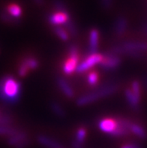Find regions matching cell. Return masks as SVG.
<instances>
[{
  "instance_id": "19",
  "label": "cell",
  "mask_w": 147,
  "mask_h": 148,
  "mask_svg": "<svg viewBox=\"0 0 147 148\" xmlns=\"http://www.w3.org/2000/svg\"><path fill=\"white\" fill-rule=\"evenodd\" d=\"M50 108H51L54 114L59 117H65V115H66V113H65L64 108L58 102L53 101L52 103L50 104Z\"/></svg>"
},
{
  "instance_id": "17",
  "label": "cell",
  "mask_w": 147,
  "mask_h": 148,
  "mask_svg": "<svg viewBox=\"0 0 147 148\" xmlns=\"http://www.w3.org/2000/svg\"><path fill=\"white\" fill-rule=\"evenodd\" d=\"M21 130L11 127L10 126H0V135H8L9 137L17 134Z\"/></svg>"
},
{
  "instance_id": "3",
  "label": "cell",
  "mask_w": 147,
  "mask_h": 148,
  "mask_svg": "<svg viewBox=\"0 0 147 148\" xmlns=\"http://www.w3.org/2000/svg\"><path fill=\"white\" fill-rule=\"evenodd\" d=\"M69 58L63 65V71L65 75H71L77 70L79 62V49L76 45H70L68 46Z\"/></svg>"
},
{
  "instance_id": "23",
  "label": "cell",
  "mask_w": 147,
  "mask_h": 148,
  "mask_svg": "<svg viewBox=\"0 0 147 148\" xmlns=\"http://www.w3.org/2000/svg\"><path fill=\"white\" fill-rule=\"evenodd\" d=\"M86 131L85 129L83 128H80L76 133V139L75 141L79 142L80 144H82L85 141V138H86Z\"/></svg>"
},
{
  "instance_id": "30",
  "label": "cell",
  "mask_w": 147,
  "mask_h": 148,
  "mask_svg": "<svg viewBox=\"0 0 147 148\" xmlns=\"http://www.w3.org/2000/svg\"><path fill=\"white\" fill-rule=\"evenodd\" d=\"M144 85H145V88L147 90V76L144 79Z\"/></svg>"
},
{
  "instance_id": "9",
  "label": "cell",
  "mask_w": 147,
  "mask_h": 148,
  "mask_svg": "<svg viewBox=\"0 0 147 148\" xmlns=\"http://www.w3.org/2000/svg\"><path fill=\"white\" fill-rule=\"evenodd\" d=\"M117 126V120H116L111 118L102 119L98 123L99 129L105 133H109L110 135L116 130Z\"/></svg>"
},
{
  "instance_id": "7",
  "label": "cell",
  "mask_w": 147,
  "mask_h": 148,
  "mask_svg": "<svg viewBox=\"0 0 147 148\" xmlns=\"http://www.w3.org/2000/svg\"><path fill=\"white\" fill-rule=\"evenodd\" d=\"M70 21V17L68 11H58L53 13L49 17V22L54 26L67 23Z\"/></svg>"
},
{
  "instance_id": "21",
  "label": "cell",
  "mask_w": 147,
  "mask_h": 148,
  "mask_svg": "<svg viewBox=\"0 0 147 148\" xmlns=\"http://www.w3.org/2000/svg\"><path fill=\"white\" fill-rule=\"evenodd\" d=\"M118 123V122H117ZM129 130L126 128L123 127L121 125H119L118 123V126L116 128V130L111 134L112 136H115V137H120V136H124V135H127L129 133Z\"/></svg>"
},
{
  "instance_id": "8",
  "label": "cell",
  "mask_w": 147,
  "mask_h": 148,
  "mask_svg": "<svg viewBox=\"0 0 147 148\" xmlns=\"http://www.w3.org/2000/svg\"><path fill=\"white\" fill-rule=\"evenodd\" d=\"M124 49L129 51L141 52L147 51V42L143 41H124L119 44Z\"/></svg>"
},
{
  "instance_id": "28",
  "label": "cell",
  "mask_w": 147,
  "mask_h": 148,
  "mask_svg": "<svg viewBox=\"0 0 147 148\" xmlns=\"http://www.w3.org/2000/svg\"><path fill=\"white\" fill-rule=\"evenodd\" d=\"M122 148H141V147L137 144H128L122 147Z\"/></svg>"
},
{
  "instance_id": "26",
  "label": "cell",
  "mask_w": 147,
  "mask_h": 148,
  "mask_svg": "<svg viewBox=\"0 0 147 148\" xmlns=\"http://www.w3.org/2000/svg\"><path fill=\"white\" fill-rule=\"evenodd\" d=\"M131 91L133 93L137 96V97L140 99V86L139 82L137 81H134L131 84Z\"/></svg>"
},
{
  "instance_id": "12",
  "label": "cell",
  "mask_w": 147,
  "mask_h": 148,
  "mask_svg": "<svg viewBox=\"0 0 147 148\" xmlns=\"http://www.w3.org/2000/svg\"><path fill=\"white\" fill-rule=\"evenodd\" d=\"M37 140L39 144L44 147H47V148H62V146L59 141L51 138L47 137L45 135H39Z\"/></svg>"
},
{
  "instance_id": "20",
  "label": "cell",
  "mask_w": 147,
  "mask_h": 148,
  "mask_svg": "<svg viewBox=\"0 0 147 148\" xmlns=\"http://www.w3.org/2000/svg\"><path fill=\"white\" fill-rule=\"evenodd\" d=\"M54 32H55V33L56 34V36L59 38L60 39L62 40V41H66L68 40V38H69L68 33L67 31H66L65 29H64L63 28L58 26V27H56V28H55Z\"/></svg>"
},
{
  "instance_id": "1",
  "label": "cell",
  "mask_w": 147,
  "mask_h": 148,
  "mask_svg": "<svg viewBox=\"0 0 147 148\" xmlns=\"http://www.w3.org/2000/svg\"><path fill=\"white\" fill-rule=\"evenodd\" d=\"M21 84L12 75L0 78V100L7 104H15L21 96Z\"/></svg>"
},
{
  "instance_id": "5",
  "label": "cell",
  "mask_w": 147,
  "mask_h": 148,
  "mask_svg": "<svg viewBox=\"0 0 147 148\" xmlns=\"http://www.w3.org/2000/svg\"><path fill=\"white\" fill-rule=\"evenodd\" d=\"M103 60V55L99 54L98 53L90 54L82 62H80L77 68L76 71L79 73H83L87 71L90 68L93 67L96 64H100Z\"/></svg>"
},
{
  "instance_id": "22",
  "label": "cell",
  "mask_w": 147,
  "mask_h": 148,
  "mask_svg": "<svg viewBox=\"0 0 147 148\" xmlns=\"http://www.w3.org/2000/svg\"><path fill=\"white\" fill-rule=\"evenodd\" d=\"M13 122V119L7 114H0V126H10Z\"/></svg>"
},
{
  "instance_id": "15",
  "label": "cell",
  "mask_w": 147,
  "mask_h": 148,
  "mask_svg": "<svg viewBox=\"0 0 147 148\" xmlns=\"http://www.w3.org/2000/svg\"><path fill=\"white\" fill-rule=\"evenodd\" d=\"M128 27V21L125 18L120 17L117 18L115 23V33L116 36H122L126 31Z\"/></svg>"
},
{
  "instance_id": "25",
  "label": "cell",
  "mask_w": 147,
  "mask_h": 148,
  "mask_svg": "<svg viewBox=\"0 0 147 148\" xmlns=\"http://www.w3.org/2000/svg\"><path fill=\"white\" fill-rule=\"evenodd\" d=\"M98 75L95 71H92V72L90 73L89 75H88V83L91 86H94V85L98 83Z\"/></svg>"
},
{
  "instance_id": "24",
  "label": "cell",
  "mask_w": 147,
  "mask_h": 148,
  "mask_svg": "<svg viewBox=\"0 0 147 148\" xmlns=\"http://www.w3.org/2000/svg\"><path fill=\"white\" fill-rule=\"evenodd\" d=\"M65 26L69 32V33H71L73 36H75L78 33V30L77 28L76 25L75 24V23L72 22L71 21H69L67 23H65Z\"/></svg>"
},
{
  "instance_id": "14",
  "label": "cell",
  "mask_w": 147,
  "mask_h": 148,
  "mask_svg": "<svg viewBox=\"0 0 147 148\" xmlns=\"http://www.w3.org/2000/svg\"><path fill=\"white\" fill-rule=\"evenodd\" d=\"M26 139H28L27 134L25 132L21 131V130L18 133L16 134L15 135L8 138V143L9 145L15 147L20 145L21 143H22L23 141H24Z\"/></svg>"
},
{
  "instance_id": "13",
  "label": "cell",
  "mask_w": 147,
  "mask_h": 148,
  "mask_svg": "<svg viewBox=\"0 0 147 148\" xmlns=\"http://www.w3.org/2000/svg\"><path fill=\"white\" fill-rule=\"evenodd\" d=\"M125 98H126L127 101L129 105H130V107L134 110H137L139 108V104H140V98L137 97L131 90L130 89H127L125 92Z\"/></svg>"
},
{
  "instance_id": "31",
  "label": "cell",
  "mask_w": 147,
  "mask_h": 148,
  "mask_svg": "<svg viewBox=\"0 0 147 148\" xmlns=\"http://www.w3.org/2000/svg\"><path fill=\"white\" fill-rule=\"evenodd\" d=\"M35 2L38 4H42V2H43V0H35Z\"/></svg>"
},
{
  "instance_id": "10",
  "label": "cell",
  "mask_w": 147,
  "mask_h": 148,
  "mask_svg": "<svg viewBox=\"0 0 147 148\" xmlns=\"http://www.w3.org/2000/svg\"><path fill=\"white\" fill-rule=\"evenodd\" d=\"M99 32L97 29H93L90 33V45H89V53L90 54L96 53L98 47Z\"/></svg>"
},
{
  "instance_id": "6",
  "label": "cell",
  "mask_w": 147,
  "mask_h": 148,
  "mask_svg": "<svg viewBox=\"0 0 147 148\" xmlns=\"http://www.w3.org/2000/svg\"><path fill=\"white\" fill-rule=\"evenodd\" d=\"M39 66V62L36 58L32 56L26 57L21 62L18 69V74L21 77H25L29 70L36 69Z\"/></svg>"
},
{
  "instance_id": "27",
  "label": "cell",
  "mask_w": 147,
  "mask_h": 148,
  "mask_svg": "<svg viewBox=\"0 0 147 148\" xmlns=\"http://www.w3.org/2000/svg\"><path fill=\"white\" fill-rule=\"evenodd\" d=\"M102 4L105 8H110L112 4V0H102Z\"/></svg>"
},
{
  "instance_id": "29",
  "label": "cell",
  "mask_w": 147,
  "mask_h": 148,
  "mask_svg": "<svg viewBox=\"0 0 147 148\" xmlns=\"http://www.w3.org/2000/svg\"><path fill=\"white\" fill-rule=\"evenodd\" d=\"M72 147L73 148H83V147L82 144H80V143L77 142V141H76L75 140V141L72 142Z\"/></svg>"
},
{
  "instance_id": "16",
  "label": "cell",
  "mask_w": 147,
  "mask_h": 148,
  "mask_svg": "<svg viewBox=\"0 0 147 148\" xmlns=\"http://www.w3.org/2000/svg\"><path fill=\"white\" fill-rule=\"evenodd\" d=\"M129 131L131 132L136 136L141 139H146L147 137L146 132L145 131L144 128L140 125H137V124L134 123L131 124L130 127H129Z\"/></svg>"
},
{
  "instance_id": "2",
  "label": "cell",
  "mask_w": 147,
  "mask_h": 148,
  "mask_svg": "<svg viewBox=\"0 0 147 148\" xmlns=\"http://www.w3.org/2000/svg\"><path fill=\"white\" fill-rule=\"evenodd\" d=\"M119 89V85L116 84H109L104 85V86L98 89L94 92H92L89 94L80 96L77 100L76 103L78 106H83L88 104L92 103L94 101H97L99 99L107 97L116 92Z\"/></svg>"
},
{
  "instance_id": "4",
  "label": "cell",
  "mask_w": 147,
  "mask_h": 148,
  "mask_svg": "<svg viewBox=\"0 0 147 148\" xmlns=\"http://www.w3.org/2000/svg\"><path fill=\"white\" fill-rule=\"evenodd\" d=\"M121 63V59L118 55H116L112 52L107 53L103 56L102 61L100 62L101 68L106 71L115 69Z\"/></svg>"
},
{
  "instance_id": "11",
  "label": "cell",
  "mask_w": 147,
  "mask_h": 148,
  "mask_svg": "<svg viewBox=\"0 0 147 148\" xmlns=\"http://www.w3.org/2000/svg\"><path fill=\"white\" fill-rule=\"evenodd\" d=\"M57 85L59 87L60 90L62 91V92L64 93L66 97L68 98H73L75 96V92H74V90L71 88V86H70L68 83L66 81V80H65L62 77H59L57 79Z\"/></svg>"
},
{
  "instance_id": "18",
  "label": "cell",
  "mask_w": 147,
  "mask_h": 148,
  "mask_svg": "<svg viewBox=\"0 0 147 148\" xmlns=\"http://www.w3.org/2000/svg\"><path fill=\"white\" fill-rule=\"evenodd\" d=\"M8 12L14 17H21L22 14V9L17 4H11L7 8Z\"/></svg>"
}]
</instances>
